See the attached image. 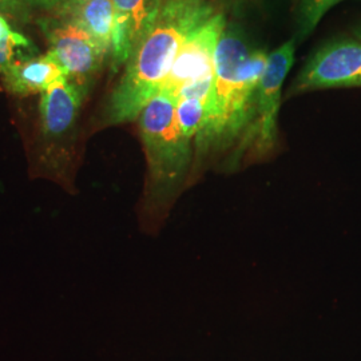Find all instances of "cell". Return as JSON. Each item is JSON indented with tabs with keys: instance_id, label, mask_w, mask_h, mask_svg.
Returning a JSON list of instances; mask_svg holds the SVG:
<instances>
[{
	"instance_id": "obj_1",
	"label": "cell",
	"mask_w": 361,
	"mask_h": 361,
	"mask_svg": "<svg viewBox=\"0 0 361 361\" xmlns=\"http://www.w3.org/2000/svg\"><path fill=\"white\" fill-rule=\"evenodd\" d=\"M216 13L207 0L164 3L154 23L128 62L104 113V125L138 119L161 90L186 37Z\"/></svg>"
},
{
	"instance_id": "obj_2",
	"label": "cell",
	"mask_w": 361,
	"mask_h": 361,
	"mask_svg": "<svg viewBox=\"0 0 361 361\" xmlns=\"http://www.w3.org/2000/svg\"><path fill=\"white\" fill-rule=\"evenodd\" d=\"M267 65L268 54L253 49L235 27L225 28L214 55L207 121L195 138L200 150L228 145L249 128L258 83Z\"/></svg>"
},
{
	"instance_id": "obj_3",
	"label": "cell",
	"mask_w": 361,
	"mask_h": 361,
	"mask_svg": "<svg viewBox=\"0 0 361 361\" xmlns=\"http://www.w3.org/2000/svg\"><path fill=\"white\" fill-rule=\"evenodd\" d=\"M176 107L174 98L158 92L138 116L147 162L145 205L149 213L171 204L192 162V140L180 133Z\"/></svg>"
},
{
	"instance_id": "obj_4",
	"label": "cell",
	"mask_w": 361,
	"mask_h": 361,
	"mask_svg": "<svg viewBox=\"0 0 361 361\" xmlns=\"http://www.w3.org/2000/svg\"><path fill=\"white\" fill-rule=\"evenodd\" d=\"M86 97L66 78L42 94L39 104V165L43 174L63 182L73 164L74 141Z\"/></svg>"
},
{
	"instance_id": "obj_5",
	"label": "cell",
	"mask_w": 361,
	"mask_h": 361,
	"mask_svg": "<svg viewBox=\"0 0 361 361\" xmlns=\"http://www.w3.org/2000/svg\"><path fill=\"white\" fill-rule=\"evenodd\" d=\"M38 23L47 40L49 55L61 66L66 79L87 97L107 54L89 34L66 18H40Z\"/></svg>"
},
{
	"instance_id": "obj_6",
	"label": "cell",
	"mask_w": 361,
	"mask_h": 361,
	"mask_svg": "<svg viewBox=\"0 0 361 361\" xmlns=\"http://www.w3.org/2000/svg\"><path fill=\"white\" fill-rule=\"evenodd\" d=\"M296 44L288 40L268 55V65L258 83L247 138L258 152H268L277 141V118L285 78L295 62Z\"/></svg>"
},
{
	"instance_id": "obj_7",
	"label": "cell",
	"mask_w": 361,
	"mask_h": 361,
	"mask_svg": "<svg viewBox=\"0 0 361 361\" xmlns=\"http://www.w3.org/2000/svg\"><path fill=\"white\" fill-rule=\"evenodd\" d=\"M296 87L297 90L361 87V34L324 44L301 70Z\"/></svg>"
},
{
	"instance_id": "obj_8",
	"label": "cell",
	"mask_w": 361,
	"mask_h": 361,
	"mask_svg": "<svg viewBox=\"0 0 361 361\" xmlns=\"http://www.w3.org/2000/svg\"><path fill=\"white\" fill-rule=\"evenodd\" d=\"M225 28V16L219 13L194 28L183 40L159 92H164L176 99V95L183 86L200 78L213 74L214 55Z\"/></svg>"
},
{
	"instance_id": "obj_9",
	"label": "cell",
	"mask_w": 361,
	"mask_h": 361,
	"mask_svg": "<svg viewBox=\"0 0 361 361\" xmlns=\"http://www.w3.org/2000/svg\"><path fill=\"white\" fill-rule=\"evenodd\" d=\"M111 59L116 68L129 62L159 13V0H113Z\"/></svg>"
},
{
	"instance_id": "obj_10",
	"label": "cell",
	"mask_w": 361,
	"mask_h": 361,
	"mask_svg": "<svg viewBox=\"0 0 361 361\" xmlns=\"http://www.w3.org/2000/svg\"><path fill=\"white\" fill-rule=\"evenodd\" d=\"M1 75L7 91L18 97L43 94L66 78L61 66L49 54L18 61Z\"/></svg>"
},
{
	"instance_id": "obj_11",
	"label": "cell",
	"mask_w": 361,
	"mask_h": 361,
	"mask_svg": "<svg viewBox=\"0 0 361 361\" xmlns=\"http://www.w3.org/2000/svg\"><path fill=\"white\" fill-rule=\"evenodd\" d=\"M61 18L80 27L107 55L110 54L114 23L113 0H89Z\"/></svg>"
},
{
	"instance_id": "obj_12",
	"label": "cell",
	"mask_w": 361,
	"mask_h": 361,
	"mask_svg": "<svg viewBox=\"0 0 361 361\" xmlns=\"http://www.w3.org/2000/svg\"><path fill=\"white\" fill-rule=\"evenodd\" d=\"M89 0H7V16L30 20L34 15L40 18L62 16Z\"/></svg>"
},
{
	"instance_id": "obj_13",
	"label": "cell",
	"mask_w": 361,
	"mask_h": 361,
	"mask_svg": "<svg viewBox=\"0 0 361 361\" xmlns=\"http://www.w3.org/2000/svg\"><path fill=\"white\" fill-rule=\"evenodd\" d=\"M207 98H182L177 101L176 116L180 133L193 141L207 121Z\"/></svg>"
},
{
	"instance_id": "obj_14",
	"label": "cell",
	"mask_w": 361,
	"mask_h": 361,
	"mask_svg": "<svg viewBox=\"0 0 361 361\" xmlns=\"http://www.w3.org/2000/svg\"><path fill=\"white\" fill-rule=\"evenodd\" d=\"M341 0H301L298 8V35L307 38L320 23L324 15Z\"/></svg>"
},
{
	"instance_id": "obj_15",
	"label": "cell",
	"mask_w": 361,
	"mask_h": 361,
	"mask_svg": "<svg viewBox=\"0 0 361 361\" xmlns=\"http://www.w3.org/2000/svg\"><path fill=\"white\" fill-rule=\"evenodd\" d=\"M32 52V43L22 35L20 32H15L0 43V74H4L13 63L18 61L31 58L28 56Z\"/></svg>"
},
{
	"instance_id": "obj_16",
	"label": "cell",
	"mask_w": 361,
	"mask_h": 361,
	"mask_svg": "<svg viewBox=\"0 0 361 361\" xmlns=\"http://www.w3.org/2000/svg\"><path fill=\"white\" fill-rule=\"evenodd\" d=\"M13 32V28L8 25L6 16L0 13V43L4 42Z\"/></svg>"
},
{
	"instance_id": "obj_17",
	"label": "cell",
	"mask_w": 361,
	"mask_h": 361,
	"mask_svg": "<svg viewBox=\"0 0 361 361\" xmlns=\"http://www.w3.org/2000/svg\"><path fill=\"white\" fill-rule=\"evenodd\" d=\"M7 13V0H0V13L6 16Z\"/></svg>"
},
{
	"instance_id": "obj_18",
	"label": "cell",
	"mask_w": 361,
	"mask_h": 361,
	"mask_svg": "<svg viewBox=\"0 0 361 361\" xmlns=\"http://www.w3.org/2000/svg\"><path fill=\"white\" fill-rule=\"evenodd\" d=\"M168 1H171V0H159V3H161V6L164 4V3H168Z\"/></svg>"
},
{
	"instance_id": "obj_19",
	"label": "cell",
	"mask_w": 361,
	"mask_h": 361,
	"mask_svg": "<svg viewBox=\"0 0 361 361\" xmlns=\"http://www.w3.org/2000/svg\"><path fill=\"white\" fill-rule=\"evenodd\" d=\"M0 90H1V87H0Z\"/></svg>"
}]
</instances>
